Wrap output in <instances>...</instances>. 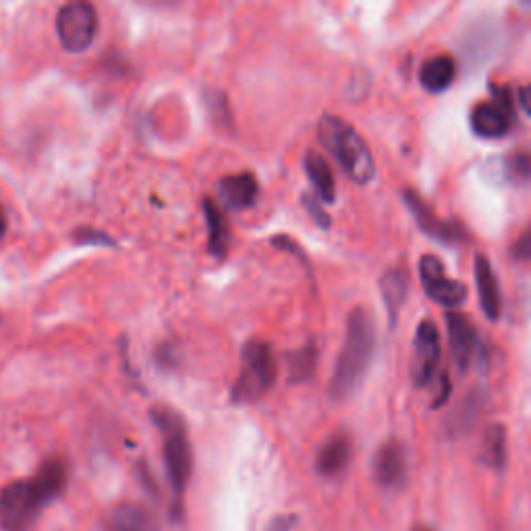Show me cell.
<instances>
[{
    "mask_svg": "<svg viewBox=\"0 0 531 531\" xmlns=\"http://www.w3.org/2000/svg\"><path fill=\"white\" fill-rule=\"evenodd\" d=\"M519 104L525 113L531 117V83H527V86H523L519 90Z\"/></svg>",
    "mask_w": 531,
    "mask_h": 531,
    "instance_id": "obj_29",
    "label": "cell"
},
{
    "mask_svg": "<svg viewBox=\"0 0 531 531\" xmlns=\"http://www.w3.org/2000/svg\"><path fill=\"white\" fill-rule=\"evenodd\" d=\"M482 461L492 469H502L507 463V430L505 426L488 428L482 442Z\"/></svg>",
    "mask_w": 531,
    "mask_h": 531,
    "instance_id": "obj_22",
    "label": "cell"
},
{
    "mask_svg": "<svg viewBox=\"0 0 531 531\" xmlns=\"http://www.w3.org/2000/svg\"><path fill=\"white\" fill-rule=\"evenodd\" d=\"M511 256L519 262H529L531 260V227L513 243Z\"/></svg>",
    "mask_w": 531,
    "mask_h": 531,
    "instance_id": "obj_25",
    "label": "cell"
},
{
    "mask_svg": "<svg viewBox=\"0 0 531 531\" xmlns=\"http://www.w3.org/2000/svg\"><path fill=\"white\" fill-rule=\"evenodd\" d=\"M218 195L222 206L231 210H245L256 204L258 181L251 173H237L220 179Z\"/></svg>",
    "mask_w": 531,
    "mask_h": 531,
    "instance_id": "obj_13",
    "label": "cell"
},
{
    "mask_svg": "<svg viewBox=\"0 0 531 531\" xmlns=\"http://www.w3.org/2000/svg\"><path fill=\"white\" fill-rule=\"evenodd\" d=\"M5 233H7V214L3 206H0V237H5Z\"/></svg>",
    "mask_w": 531,
    "mask_h": 531,
    "instance_id": "obj_30",
    "label": "cell"
},
{
    "mask_svg": "<svg viewBox=\"0 0 531 531\" xmlns=\"http://www.w3.org/2000/svg\"><path fill=\"white\" fill-rule=\"evenodd\" d=\"M446 328H449L451 355L461 370H467L473 355H475V347H478L475 330H473L471 322L461 314L446 316Z\"/></svg>",
    "mask_w": 531,
    "mask_h": 531,
    "instance_id": "obj_16",
    "label": "cell"
},
{
    "mask_svg": "<svg viewBox=\"0 0 531 531\" xmlns=\"http://www.w3.org/2000/svg\"><path fill=\"white\" fill-rule=\"evenodd\" d=\"M376 351V326L370 312L357 307L347 320L343 349L334 366L330 393L334 399H347L361 386Z\"/></svg>",
    "mask_w": 531,
    "mask_h": 531,
    "instance_id": "obj_1",
    "label": "cell"
},
{
    "mask_svg": "<svg viewBox=\"0 0 531 531\" xmlns=\"http://www.w3.org/2000/svg\"><path fill=\"white\" fill-rule=\"evenodd\" d=\"M34 490L36 500L40 502V507L48 505L54 498H59L65 488H67V465L63 459L52 457L40 465L34 478L27 480Z\"/></svg>",
    "mask_w": 531,
    "mask_h": 531,
    "instance_id": "obj_12",
    "label": "cell"
},
{
    "mask_svg": "<svg viewBox=\"0 0 531 531\" xmlns=\"http://www.w3.org/2000/svg\"><path fill=\"white\" fill-rule=\"evenodd\" d=\"M455 75H457L455 61L451 57H446V54H440V57H434L424 63L422 71H419V81H422V86L428 92L440 94L451 88Z\"/></svg>",
    "mask_w": 531,
    "mask_h": 531,
    "instance_id": "obj_18",
    "label": "cell"
},
{
    "mask_svg": "<svg viewBox=\"0 0 531 531\" xmlns=\"http://www.w3.org/2000/svg\"><path fill=\"white\" fill-rule=\"evenodd\" d=\"M409 473V459L405 446L399 440L382 444L374 457V478L380 486L397 490L405 484Z\"/></svg>",
    "mask_w": 531,
    "mask_h": 531,
    "instance_id": "obj_10",
    "label": "cell"
},
{
    "mask_svg": "<svg viewBox=\"0 0 531 531\" xmlns=\"http://www.w3.org/2000/svg\"><path fill=\"white\" fill-rule=\"evenodd\" d=\"M380 291L386 303V310L390 314V322H395L397 314L407 299L409 291V274L405 268H390L380 281Z\"/></svg>",
    "mask_w": 531,
    "mask_h": 531,
    "instance_id": "obj_19",
    "label": "cell"
},
{
    "mask_svg": "<svg viewBox=\"0 0 531 531\" xmlns=\"http://www.w3.org/2000/svg\"><path fill=\"white\" fill-rule=\"evenodd\" d=\"M403 198H405V204L409 206L415 222L419 225V229H422L428 237L442 241V243H457L463 237V231L457 225H451V222L440 220L434 214V210H430V206H426L424 200L419 198L417 193L405 191Z\"/></svg>",
    "mask_w": 531,
    "mask_h": 531,
    "instance_id": "obj_11",
    "label": "cell"
},
{
    "mask_svg": "<svg viewBox=\"0 0 531 531\" xmlns=\"http://www.w3.org/2000/svg\"><path fill=\"white\" fill-rule=\"evenodd\" d=\"M511 179H531V154L517 152L511 154L505 162Z\"/></svg>",
    "mask_w": 531,
    "mask_h": 531,
    "instance_id": "obj_24",
    "label": "cell"
},
{
    "mask_svg": "<svg viewBox=\"0 0 531 531\" xmlns=\"http://www.w3.org/2000/svg\"><path fill=\"white\" fill-rule=\"evenodd\" d=\"M318 137L322 146L334 156L343 171L359 185H366L376 175L374 156L361 135L341 117L324 115L318 123Z\"/></svg>",
    "mask_w": 531,
    "mask_h": 531,
    "instance_id": "obj_3",
    "label": "cell"
},
{
    "mask_svg": "<svg viewBox=\"0 0 531 531\" xmlns=\"http://www.w3.org/2000/svg\"><path fill=\"white\" fill-rule=\"evenodd\" d=\"M152 419L162 434L164 465H166V473H169V482L175 494V505H177L175 513L177 517H181L183 496L187 492V484H189L191 469H193L187 426L183 422V417L169 407H154Z\"/></svg>",
    "mask_w": 531,
    "mask_h": 531,
    "instance_id": "obj_2",
    "label": "cell"
},
{
    "mask_svg": "<svg viewBox=\"0 0 531 531\" xmlns=\"http://www.w3.org/2000/svg\"><path fill=\"white\" fill-rule=\"evenodd\" d=\"M513 125V104L511 98L500 92V98L492 102H480L471 113V127L480 137L498 139L505 137Z\"/></svg>",
    "mask_w": 531,
    "mask_h": 531,
    "instance_id": "obj_9",
    "label": "cell"
},
{
    "mask_svg": "<svg viewBox=\"0 0 531 531\" xmlns=\"http://www.w3.org/2000/svg\"><path fill=\"white\" fill-rule=\"evenodd\" d=\"M40 509V502L27 480L11 482L0 490V527L5 531H25Z\"/></svg>",
    "mask_w": 531,
    "mask_h": 531,
    "instance_id": "obj_6",
    "label": "cell"
},
{
    "mask_svg": "<svg viewBox=\"0 0 531 531\" xmlns=\"http://www.w3.org/2000/svg\"><path fill=\"white\" fill-rule=\"evenodd\" d=\"M276 380V361L270 345L251 341L243 347V370L233 386L235 403H254L262 399Z\"/></svg>",
    "mask_w": 531,
    "mask_h": 531,
    "instance_id": "obj_4",
    "label": "cell"
},
{
    "mask_svg": "<svg viewBox=\"0 0 531 531\" xmlns=\"http://www.w3.org/2000/svg\"><path fill=\"white\" fill-rule=\"evenodd\" d=\"M351 459V440L345 434L332 436L318 453L316 469L324 478H337L341 475Z\"/></svg>",
    "mask_w": 531,
    "mask_h": 531,
    "instance_id": "obj_17",
    "label": "cell"
},
{
    "mask_svg": "<svg viewBox=\"0 0 531 531\" xmlns=\"http://www.w3.org/2000/svg\"><path fill=\"white\" fill-rule=\"evenodd\" d=\"M75 235H77V239L81 243H104V245L106 243H113V241H110V237H106L100 231H77Z\"/></svg>",
    "mask_w": 531,
    "mask_h": 531,
    "instance_id": "obj_28",
    "label": "cell"
},
{
    "mask_svg": "<svg viewBox=\"0 0 531 531\" xmlns=\"http://www.w3.org/2000/svg\"><path fill=\"white\" fill-rule=\"evenodd\" d=\"M98 32L96 9L88 3H69L57 15V34L69 52L88 50Z\"/></svg>",
    "mask_w": 531,
    "mask_h": 531,
    "instance_id": "obj_5",
    "label": "cell"
},
{
    "mask_svg": "<svg viewBox=\"0 0 531 531\" xmlns=\"http://www.w3.org/2000/svg\"><path fill=\"white\" fill-rule=\"evenodd\" d=\"M299 517L295 513H285V515H276L270 519V523L264 527V531H291L297 525Z\"/></svg>",
    "mask_w": 531,
    "mask_h": 531,
    "instance_id": "obj_26",
    "label": "cell"
},
{
    "mask_svg": "<svg viewBox=\"0 0 531 531\" xmlns=\"http://www.w3.org/2000/svg\"><path fill=\"white\" fill-rule=\"evenodd\" d=\"M204 212H206V222H208V245L210 251L216 258H225L227 256V247H229V229H227V220L222 216L218 204L214 200L204 202Z\"/></svg>",
    "mask_w": 531,
    "mask_h": 531,
    "instance_id": "obj_21",
    "label": "cell"
},
{
    "mask_svg": "<svg viewBox=\"0 0 531 531\" xmlns=\"http://www.w3.org/2000/svg\"><path fill=\"white\" fill-rule=\"evenodd\" d=\"M104 531H158V521L144 505H119L104 519Z\"/></svg>",
    "mask_w": 531,
    "mask_h": 531,
    "instance_id": "obj_15",
    "label": "cell"
},
{
    "mask_svg": "<svg viewBox=\"0 0 531 531\" xmlns=\"http://www.w3.org/2000/svg\"><path fill=\"white\" fill-rule=\"evenodd\" d=\"M305 173L314 183V189L318 191L322 202H334L337 198V187H334V177L328 162L318 152H307L305 156Z\"/></svg>",
    "mask_w": 531,
    "mask_h": 531,
    "instance_id": "obj_20",
    "label": "cell"
},
{
    "mask_svg": "<svg viewBox=\"0 0 531 531\" xmlns=\"http://www.w3.org/2000/svg\"><path fill=\"white\" fill-rule=\"evenodd\" d=\"M442 355V345H440V334L434 322L424 320L417 326L415 332V343H413V361H411V378L417 388H426L434 372L440 363Z\"/></svg>",
    "mask_w": 531,
    "mask_h": 531,
    "instance_id": "obj_7",
    "label": "cell"
},
{
    "mask_svg": "<svg viewBox=\"0 0 531 531\" xmlns=\"http://www.w3.org/2000/svg\"><path fill=\"white\" fill-rule=\"evenodd\" d=\"M303 204H305L307 212L312 214V218L318 222L320 227H324V229L330 227V218H328V214L320 208V204H318L314 198H310V195H305V198H303Z\"/></svg>",
    "mask_w": 531,
    "mask_h": 531,
    "instance_id": "obj_27",
    "label": "cell"
},
{
    "mask_svg": "<svg viewBox=\"0 0 531 531\" xmlns=\"http://www.w3.org/2000/svg\"><path fill=\"white\" fill-rule=\"evenodd\" d=\"M316 368V349L305 347L299 353L291 357V380L301 382L305 378H310Z\"/></svg>",
    "mask_w": 531,
    "mask_h": 531,
    "instance_id": "obj_23",
    "label": "cell"
},
{
    "mask_svg": "<svg viewBox=\"0 0 531 531\" xmlns=\"http://www.w3.org/2000/svg\"><path fill=\"white\" fill-rule=\"evenodd\" d=\"M475 285L480 293V305L490 322H496L502 314V295L498 278L486 256H475Z\"/></svg>",
    "mask_w": 531,
    "mask_h": 531,
    "instance_id": "obj_14",
    "label": "cell"
},
{
    "mask_svg": "<svg viewBox=\"0 0 531 531\" xmlns=\"http://www.w3.org/2000/svg\"><path fill=\"white\" fill-rule=\"evenodd\" d=\"M419 278H422L426 295L438 305L459 307L467 297V289L444 274V266L436 256L422 258V262H419Z\"/></svg>",
    "mask_w": 531,
    "mask_h": 531,
    "instance_id": "obj_8",
    "label": "cell"
}]
</instances>
